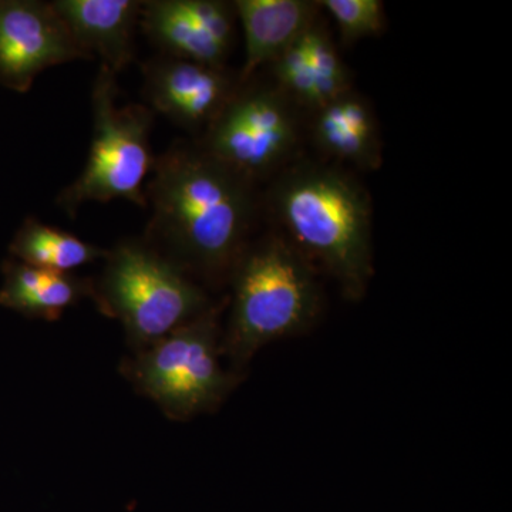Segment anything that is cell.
<instances>
[{"mask_svg":"<svg viewBox=\"0 0 512 512\" xmlns=\"http://www.w3.org/2000/svg\"><path fill=\"white\" fill-rule=\"evenodd\" d=\"M255 184L198 144L174 143L156 157L146 184L144 241L198 282L229 278L254 225Z\"/></svg>","mask_w":512,"mask_h":512,"instance_id":"6da1fadb","label":"cell"},{"mask_svg":"<svg viewBox=\"0 0 512 512\" xmlns=\"http://www.w3.org/2000/svg\"><path fill=\"white\" fill-rule=\"evenodd\" d=\"M269 204L286 241L359 301L373 276L372 201L359 181L342 168L298 164L278 178Z\"/></svg>","mask_w":512,"mask_h":512,"instance_id":"7a4b0ae2","label":"cell"},{"mask_svg":"<svg viewBox=\"0 0 512 512\" xmlns=\"http://www.w3.org/2000/svg\"><path fill=\"white\" fill-rule=\"evenodd\" d=\"M229 279L231 312L221 352L237 372L269 343L311 328L322 308L311 262L279 235L249 244Z\"/></svg>","mask_w":512,"mask_h":512,"instance_id":"3957f363","label":"cell"},{"mask_svg":"<svg viewBox=\"0 0 512 512\" xmlns=\"http://www.w3.org/2000/svg\"><path fill=\"white\" fill-rule=\"evenodd\" d=\"M104 261L92 299L103 315L120 320L134 353L156 345L212 306L195 279L143 238L124 239Z\"/></svg>","mask_w":512,"mask_h":512,"instance_id":"277c9868","label":"cell"},{"mask_svg":"<svg viewBox=\"0 0 512 512\" xmlns=\"http://www.w3.org/2000/svg\"><path fill=\"white\" fill-rule=\"evenodd\" d=\"M220 313L218 306H211L121 363V373L134 389L170 420L187 421L212 412L239 382L221 365Z\"/></svg>","mask_w":512,"mask_h":512,"instance_id":"5b68a950","label":"cell"},{"mask_svg":"<svg viewBox=\"0 0 512 512\" xmlns=\"http://www.w3.org/2000/svg\"><path fill=\"white\" fill-rule=\"evenodd\" d=\"M116 74L100 66L93 84V138L83 173L64 188L57 205L69 217L89 202L124 200L147 208L146 181L156 157L154 113L140 104H117Z\"/></svg>","mask_w":512,"mask_h":512,"instance_id":"8992f818","label":"cell"},{"mask_svg":"<svg viewBox=\"0 0 512 512\" xmlns=\"http://www.w3.org/2000/svg\"><path fill=\"white\" fill-rule=\"evenodd\" d=\"M295 104L272 84H241L198 146L249 183L288 163L298 146Z\"/></svg>","mask_w":512,"mask_h":512,"instance_id":"52a82bcc","label":"cell"},{"mask_svg":"<svg viewBox=\"0 0 512 512\" xmlns=\"http://www.w3.org/2000/svg\"><path fill=\"white\" fill-rule=\"evenodd\" d=\"M92 59L52 2L0 0V86L28 93L50 67Z\"/></svg>","mask_w":512,"mask_h":512,"instance_id":"ba28073f","label":"cell"},{"mask_svg":"<svg viewBox=\"0 0 512 512\" xmlns=\"http://www.w3.org/2000/svg\"><path fill=\"white\" fill-rule=\"evenodd\" d=\"M234 2L150 0L143 2L140 26L161 56L225 66L237 35Z\"/></svg>","mask_w":512,"mask_h":512,"instance_id":"9c48e42d","label":"cell"},{"mask_svg":"<svg viewBox=\"0 0 512 512\" xmlns=\"http://www.w3.org/2000/svg\"><path fill=\"white\" fill-rule=\"evenodd\" d=\"M143 73L148 109L190 133H205L241 86L227 66L161 55L147 60Z\"/></svg>","mask_w":512,"mask_h":512,"instance_id":"30bf717a","label":"cell"},{"mask_svg":"<svg viewBox=\"0 0 512 512\" xmlns=\"http://www.w3.org/2000/svg\"><path fill=\"white\" fill-rule=\"evenodd\" d=\"M271 67L275 86L295 106L312 113L352 90L348 67L319 20L272 62Z\"/></svg>","mask_w":512,"mask_h":512,"instance_id":"8fae6325","label":"cell"},{"mask_svg":"<svg viewBox=\"0 0 512 512\" xmlns=\"http://www.w3.org/2000/svg\"><path fill=\"white\" fill-rule=\"evenodd\" d=\"M52 5L84 52L100 57V66L117 76L133 62L143 2L55 0Z\"/></svg>","mask_w":512,"mask_h":512,"instance_id":"7c38bea8","label":"cell"},{"mask_svg":"<svg viewBox=\"0 0 512 512\" xmlns=\"http://www.w3.org/2000/svg\"><path fill=\"white\" fill-rule=\"evenodd\" d=\"M234 6L245 37L239 84L254 79L319 20V3L309 0H237Z\"/></svg>","mask_w":512,"mask_h":512,"instance_id":"4fadbf2b","label":"cell"},{"mask_svg":"<svg viewBox=\"0 0 512 512\" xmlns=\"http://www.w3.org/2000/svg\"><path fill=\"white\" fill-rule=\"evenodd\" d=\"M313 116V141L323 154L363 171H375L382 165L376 117L359 94L349 90L313 111Z\"/></svg>","mask_w":512,"mask_h":512,"instance_id":"5bb4252c","label":"cell"},{"mask_svg":"<svg viewBox=\"0 0 512 512\" xmlns=\"http://www.w3.org/2000/svg\"><path fill=\"white\" fill-rule=\"evenodd\" d=\"M0 306L26 318L55 322L66 309L93 298V281L8 258L2 264Z\"/></svg>","mask_w":512,"mask_h":512,"instance_id":"9a60e30c","label":"cell"},{"mask_svg":"<svg viewBox=\"0 0 512 512\" xmlns=\"http://www.w3.org/2000/svg\"><path fill=\"white\" fill-rule=\"evenodd\" d=\"M109 249L97 247L70 232L26 218L9 244L10 258L50 271L69 272L104 259Z\"/></svg>","mask_w":512,"mask_h":512,"instance_id":"2e32d148","label":"cell"},{"mask_svg":"<svg viewBox=\"0 0 512 512\" xmlns=\"http://www.w3.org/2000/svg\"><path fill=\"white\" fill-rule=\"evenodd\" d=\"M318 3L335 22L340 42L345 46L380 36L386 29V13L380 0H323Z\"/></svg>","mask_w":512,"mask_h":512,"instance_id":"e0dca14e","label":"cell"}]
</instances>
